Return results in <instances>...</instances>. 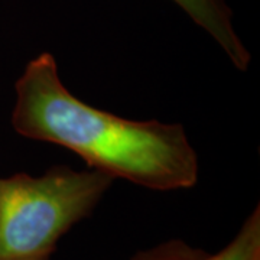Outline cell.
I'll return each instance as SVG.
<instances>
[{"instance_id": "obj_2", "label": "cell", "mask_w": 260, "mask_h": 260, "mask_svg": "<svg viewBox=\"0 0 260 260\" xmlns=\"http://www.w3.org/2000/svg\"><path fill=\"white\" fill-rule=\"evenodd\" d=\"M112 182L97 169L64 165L41 177H0V260H51L62 236L91 215Z\"/></svg>"}, {"instance_id": "obj_3", "label": "cell", "mask_w": 260, "mask_h": 260, "mask_svg": "<svg viewBox=\"0 0 260 260\" xmlns=\"http://www.w3.org/2000/svg\"><path fill=\"white\" fill-rule=\"evenodd\" d=\"M221 47L232 64L246 71L250 52L233 25V10L225 0H172Z\"/></svg>"}, {"instance_id": "obj_4", "label": "cell", "mask_w": 260, "mask_h": 260, "mask_svg": "<svg viewBox=\"0 0 260 260\" xmlns=\"http://www.w3.org/2000/svg\"><path fill=\"white\" fill-rule=\"evenodd\" d=\"M203 260H260V207L246 218L239 233L223 250Z\"/></svg>"}, {"instance_id": "obj_1", "label": "cell", "mask_w": 260, "mask_h": 260, "mask_svg": "<svg viewBox=\"0 0 260 260\" xmlns=\"http://www.w3.org/2000/svg\"><path fill=\"white\" fill-rule=\"evenodd\" d=\"M15 88L12 126L20 136L67 148L91 169L153 191L197 184L198 156L182 124L129 120L81 102L51 54L32 59Z\"/></svg>"}, {"instance_id": "obj_5", "label": "cell", "mask_w": 260, "mask_h": 260, "mask_svg": "<svg viewBox=\"0 0 260 260\" xmlns=\"http://www.w3.org/2000/svg\"><path fill=\"white\" fill-rule=\"evenodd\" d=\"M208 253L182 240H168L148 250L136 253L132 260H203Z\"/></svg>"}]
</instances>
